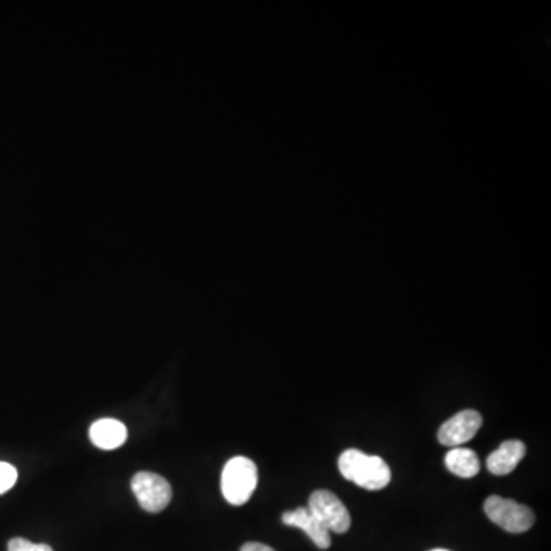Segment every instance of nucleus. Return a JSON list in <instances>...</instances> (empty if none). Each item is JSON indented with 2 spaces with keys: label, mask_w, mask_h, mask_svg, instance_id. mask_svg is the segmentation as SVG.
I'll list each match as a JSON object with an SVG mask.
<instances>
[{
  "label": "nucleus",
  "mask_w": 551,
  "mask_h": 551,
  "mask_svg": "<svg viewBox=\"0 0 551 551\" xmlns=\"http://www.w3.org/2000/svg\"><path fill=\"white\" fill-rule=\"evenodd\" d=\"M241 551H276L273 548L268 547V545L261 544V542H248L244 547L241 548Z\"/></svg>",
  "instance_id": "obj_13"
},
{
  "label": "nucleus",
  "mask_w": 551,
  "mask_h": 551,
  "mask_svg": "<svg viewBox=\"0 0 551 551\" xmlns=\"http://www.w3.org/2000/svg\"><path fill=\"white\" fill-rule=\"evenodd\" d=\"M282 522L290 527L304 530L308 538L320 548V550H328L331 547V532L330 530L311 513L308 507H299V509L285 512L282 515Z\"/></svg>",
  "instance_id": "obj_7"
},
{
  "label": "nucleus",
  "mask_w": 551,
  "mask_h": 551,
  "mask_svg": "<svg viewBox=\"0 0 551 551\" xmlns=\"http://www.w3.org/2000/svg\"><path fill=\"white\" fill-rule=\"evenodd\" d=\"M308 509L330 532L343 535L351 529L349 510L340 501L339 496L334 495L330 490H316L310 496Z\"/></svg>",
  "instance_id": "obj_5"
},
{
  "label": "nucleus",
  "mask_w": 551,
  "mask_h": 551,
  "mask_svg": "<svg viewBox=\"0 0 551 551\" xmlns=\"http://www.w3.org/2000/svg\"><path fill=\"white\" fill-rule=\"evenodd\" d=\"M431 551H450V550H444V548H435V550H431Z\"/></svg>",
  "instance_id": "obj_14"
},
{
  "label": "nucleus",
  "mask_w": 551,
  "mask_h": 551,
  "mask_svg": "<svg viewBox=\"0 0 551 551\" xmlns=\"http://www.w3.org/2000/svg\"><path fill=\"white\" fill-rule=\"evenodd\" d=\"M484 512L493 524L509 533L527 532L535 524V513L530 507L501 496H489L484 503Z\"/></svg>",
  "instance_id": "obj_3"
},
{
  "label": "nucleus",
  "mask_w": 551,
  "mask_h": 551,
  "mask_svg": "<svg viewBox=\"0 0 551 551\" xmlns=\"http://www.w3.org/2000/svg\"><path fill=\"white\" fill-rule=\"evenodd\" d=\"M258 486V467L250 458L235 457L222 470L221 489L233 506H242L252 498Z\"/></svg>",
  "instance_id": "obj_2"
},
{
  "label": "nucleus",
  "mask_w": 551,
  "mask_h": 551,
  "mask_svg": "<svg viewBox=\"0 0 551 551\" xmlns=\"http://www.w3.org/2000/svg\"><path fill=\"white\" fill-rule=\"evenodd\" d=\"M339 469L343 478L366 490H382L391 483V469L383 458L348 449L340 455Z\"/></svg>",
  "instance_id": "obj_1"
},
{
  "label": "nucleus",
  "mask_w": 551,
  "mask_h": 551,
  "mask_svg": "<svg viewBox=\"0 0 551 551\" xmlns=\"http://www.w3.org/2000/svg\"><path fill=\"white\" fill-rule=\"evenodd\" d=\"M17 481L16 467L11 464L0 461V495L13 489L14 484Z\"/></svg>",
  "instance_id": "obj_11"
},
{
  "label": "nucleus",
  "mask_w": 551,
  "mask_h": 551,
  "mask_svg": "<svg viewBox=\"0 0 551 551\" xmlns=\"http://www.w3.org/2000/svg\"><path fill=\"white\" fill-rule=\"evenodd\" d=\"M132 492L146 512L160 513L172 501V487L157 473L138 472L131 481Z\"/></svg>",
  "instance_id": "obj_4"
},
{
  "label": "nucleus",
  "mask_w": 551,
  "mask_h": 551,
  "mask_svg": "<svg viewBox=\"0 0 551 551\" xmlns=\"http://www.w3.org/2000/svg\"><path fill=\"white\" fill-rule=\"evenodd\" d=\"M89 438L98 449H118L128 440V428L115 418H102L92 424Z\"/></svg>",
  "instance_id": "obj_8"
},
{
  "label": "nucleus",
  "mask_w": 551,
  "mask_h": 551,
  "mask_svg": "<svg viewBox=\"0 0 551 551\" xmlns=\"http://www.w3.org/2000/svg\"><path fill=\"white\" fill-rule=\"evenodd\" d=\"M8 551H54L46 544H34L23 538H13L8 542Z\"/></svg>",
  "instance_id": "obj_12"
},
{
  "label": "nucleus",
  "mask_w": 551,
  "mask_h": 551,
  "mask_svg": "<svg viewBox=\"0 0 551 551\" xmlns=\"http://www.w3.org/2000/svg\"><path fill=\"white\" fill-rule=\"evenodd\" d=\"M525 444L519 440L504 441L498 449L487 458V469L493 475H509L525 457Z\"/></svg>",
  "instance_id": "obj_9"
},
{
  "label": "nucleus",
  "mask_w": 551,
  "mask_h": 551,
  "mask_svg": "<svg viewBox=\"0 0 551 551\" xmlns=\"http://www.w3.org/2000/svg\"><path fill=\"white\" fill-rule=\"evenodd\" d=\"M483 426V417L480 412L473 409L458 412L457 415L447 420L438 431V441L443 446L460 447L461 444L472 440Z\"/></svg>",
  "instance_id": "obj_6"
},
{
  "label": "nucleus",
  "mask_w": 551,
  "mask_h": 551,
  "mask_svg": "<svg viewBox=\"0 0 551 551\" xmlns=\"http://www.w3.org/2000/svg\"><path fill=\"white\" fill-rule=\"evenodd\" d=\"M446 467L450 472L460 478L477 477L480 473L481 464L478 455L472 449L466 447H454L447 452Z\"/></svg>",
  "instance_id": "obj_10"
}]
</instances>
